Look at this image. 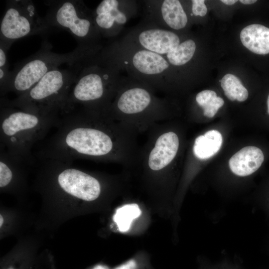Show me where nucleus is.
Returning a JSON list of instances; mask_svg holds the SVG:
<instances>
[{"label": "nucleus", "instance_id": "f257e3e1", "mask_svg": "<svg viewBox=\"0 0 269 269\" xmlns=\"http://www.w3.org/2000/svg\"><path fill=\"white\" fill-rule=\"evenodd\" d=\"M58 129L38 154L43 160L78 159L136 165L139 134L106 115L83 108L63 114Z\"/></svg>", "mask_w": 269, "mask_h": 269}, {"label": "nucleus", "instance_id": "f03ea898", "mask_svg": "<svg viewBox=\"0 0 269 269\" xmlns=\"http://www.w3.org/2000/svg\"><path fill=\"white\" fill-rule=\"evenodd\" d=\"M122 72L118 65L101 50L85 60L69 94L67 111L79 105L89 111L108 116L124 77Z\"/></svg>", "mask_w": 269, "mask_h": 269}, {"label": "nucleus", "instance_id": "7ed1b4c3", "mask_svg": "<svg viewBox=\"0 0 269 269\" xmlns=\"http://www.w3.org/2000/svg\"><path fill=\"white\" fill-rule=\"evenodd\" d=\"M148 85L124 76L108 116L138 134L163 122L170 114L167 100Z\"/></svg>", "mask_w": 269, "mask_h": 269}, {"label": "nucleus", "instance_id": "20e7f679", "mask_svg": "<svg viewBox=\"0 0 269 269\" xmlns=\"http://www.w3.org/2000/svg\"><path fill=\"white\" fill-rule=\"evenodd\" d=\"M61 114L21 109L0 99V145L25 163H33L31 149L49 130L57 126Z\"/></svg>", "mask_w": 269, "mask_h": 269}, {"label": "nucleus", "instance_id": "39448f33", "mask_svg": "<svg viewBox=\"0 0 269 269\" xmlns=\"http://www.w3.org/2000/svg\"><path fill=\"white\" fill-rule=\"evenodd\" d=\"M101 53L116 63L127 76L167 92L172 67L161 55L140 48L123 37L103 47Z\"/></svg>", "mask_w": 269, "mask_h": 269}, {"label": "nucleus", "instance_id": "423d86ee", "mask_svg": "<svg viewBox=\"0 0 269 269\" xmlns=\"http://www.w3.org/2000/svg\"><path fill=\"white\" fill-rule=\"evenodd\" d=\"M85 60L65 69L51 70L28 92L12 100L6 99L7 102L17 108L39 112L67 113L69 94Z\"/></svg>", "mask_w": 269, "mask_h": 269}, {"label": "nucleus", "instance_id": "0eeeda50", "mask_svg": "<svg viewBox=\"0 0 269 269\" xmlns=\"http://www.w3.org/2000/svg\"><path fill=\"white\" fill-rule=\"evenodd\" d=\"M51 44L45 41L39 50L18 63L11 71L9 92L18 96L31 89L46 74L63 64L73 65L98 53L103 46L78 45L72 51L63 54L51 51Z\"/></svg>", "mask_w": 269, "mask_h": 269}, {"label": "nucleus", "instance_id": "6e6552de", "mask_svg": "<svg viewBox=\"0 0 269 269\" xmlns=\"http://www.w3.org/2000/svg\"><path fill=\"white\" fill-rule=\"evenodd\" d=\"M44 17L49 26L70 32L78 45L99 46L102 37L94 22L93 10L81 0H46Z\"/></svg>", "mask_w": 269, "mask_h": 269}, {"label": "nucleus", "instance_id": "1a4fd4ad", "mask_svg": "<svg viewBox=\"0 0 269 269\" xmlns=\"http://www.w3.org/2000/svg\"><path fill=\"white\" fill-rule=\"evenodd\" d=\"M53 30L41 17L30 0L6 2L0 21V42L9 48L16 40L35 34H45Z\"/></svg>", "mask_w": 269, "mask_h": 269}, {"label": "nucleus", "instance_id": "9d476101", "mask_svg": "<svg viewBox=\"0 0 269 269\" xmlns=\"http://www.w3.org/2000/svg\"><path fill=\"white\" fill-rule=\"evenodd\" d=\"M56 173L57 183L65 193L87 201L97 199L102 192L101 183L93 175L72 167L71 163L55 160H45Z\"/></svg>", "mask_w": 269, "mask_h": 269}, {"label": "nucleus", "instance_id": "9b49d317", "mask_svg": "<svg viewBox=\"0 0 269 269\" xmlns=\"http://www.w3.org/2000/svg\"><path fill=\"white\" fill-rule=\"evenodd\" d=\"M135 0H103L93 11L95 25L101 36L118 35L128 20L138 12Z\"/></svg>", "mask_w": 269, "mask_h": 269}, {"label": "nucleus", "instance_id": "f8f14e48", "mask_svg": "<svg viewBox=\"0 0 269 269\" xmlns=\"http://www.w3.org/2000/svg\"><path fill=\"white\" fill-rule=\"evenodd\" d=\"M124 38L144 49L165 55L181 42L171 30L142 22L130 30Z\"/></svg>", "mask_w": 269, "mask_h": 269}, {"label": "nucleus", "instance_id": "ddd939ff", "mask_svg": "<svg viewBox=\"0 0 269 269\" xmlns=\"http://www.w3.org/2000/svg\"><path fill=\"white\" fill-rule=\"evenodd\" d=\"M142 22L172 30L186 27L188 17L178 0H143Z\"/></svg>", "mask_w": 269, "mask_h": 269}, {"label": "nucleus", "instance_id": "4468645a", "mask_svg": "<svg viewBox=\"0 0 269 269\" xmlns=\"http://www.w3.org/2000/svg\"><path fill=\"white\" fill-rule=\"evenodd\" d=\"M264 160V155L260 148L248 146L234 154L229 160V165L234 174L244 177L256 171Z\"/></svg>", "mask_w": 269, "mask_h": 269}, {"label": "nucleus", "instance_id": "2eb2a0df", "mask_svg": "<svg viewBox=\"0 0 269 269\" xmlns=\"http://www.w3.org/2000/svg\"><path fill=\"white\" fill-rule=\"evenodd\" d=\"M243 45L258 55H269V27L260 23L250 24L244 27L240 33Z\"/></svg>", "mask_w": 269, "mask_h": 269}, {"label": "nucleus", "instance_id": "dca6fc26", "mask_svg": "<svg viewBox=\"0 0 269 269\" xmlns=\"http://www.w3.org/2000/svg\"><path fill=\"white\" fill-rule=\"evenodd\" d=\"M222 142V136L219 132L209 131L196 138L193 147L194 154L200 159H208L219 151Z\"/></svg>", "mask_w": 269, "mask_h": 269}, {"label": "nucleus", "instance_id": "f3484780", "mask_svg": "<svg viewBox=\"0 0 269 269\" xmlns=\"http://www.w3.org/2000/svg\"><path fill=\"white\" fill-rule=\"evenodd\" d=\"M196 49L195 42L191 39L180 43L174 49L165 55H161L171 67H179L186 64L193 57Z\"/></svg>", "mask_w": 269, "mask_h": 269}, {"label": "nucleus", "instance_id": "a211bd4d", "mask_svg": "<svg viewBox=\"0 0 269 269\" xmlns=\"http://www.w3.org/2000/svg\"><path fill=\"white\" fill-rule=\"evenodd\" d=\"M220 82L224 94L229 100L243 102L247 99L248 91L236 76L232 74H227Z\"/></svg>", "mask_w": 269, "mask_h": 269}, {"label": "nucleus", "instance_id": "6ab92c4d", "mask_svg": "<svg viewBox=\"0 0 269 269\" xmlns=\"http://www.w3.org/2000/svg\"><path fill=\"white\" fill-rule=\"evenodd\" d=\"M195 100L203 109L204 116L208 118L213 117L224 104L223 99L217 97L215 91L209 90L198 93L195 97Z\"/></svg>", "mask_w": 269, "mask_h": 269}, {"label": "nucleus", "instance_id": "aec40b11", "mask_svg": "<svg viewBox=\"0 0 269 269\" xmlns=\"http://www.w3.org/2000/svg\"><path fill=\"white\" fill-rule=\"evenodd\" d=\"M141 213V210L136 204L125 205L117 210L114 221L120 232H127L129 230L133 221L138 217Z\"/></svg>", "mask_w": 269, "mask_h": 269}, {"label": "nucleus", "instance_id": "412c9836", "mask_svg": "<svg viewBox=\"0 0 269 269\" xmlns=\"http://www.w3.org/2000/svg\"><path fill=\"white\" fill-rule=\"evenodd\" d=\"M11 80V71L8 70V66L0 68V91L1 96L9 92Z\"/></svg>", "mask_w": 269, "mask_h": 269}, {"label": "nucleus", "instance_id": "4be33fe9", "mask_svg": "<svg viewBox=\"0 0 269 269\" xmlns=\"http://www.w3.org/2000/svg\"><path fill=\"white\" fill-rule=\"evenodd\" d=\"M191 15L204 16L207 12V8L205 4L204 0H192Z\"/></svg>", "mask_w": 269, "mask_h": 269}, {"label": "nucleus", "instance_id": "5701e85b", "mask_svg": "<svg viewBox=\"0 0 269 269\" xmlns=\"http://www.w3.org/2000/svg\"><path fill=\"white\" fill-rule=\"evenodd\" d=\"M9 49L4 44L0 42V68L8 67L7 52Z\"/></svg>", "mask_w": 269, "mask_h": 269}, {"label": "nucleus", "instance_id": "b1692460", "mask_svg": "<svg viewBox=\"0 0 269 269\" xmlns=\"http://www.w3.org/2000/svg\"><path fill=\"white\" fill-rule=\"evenodd\" d=\"M136 264L135 261L132 259L116 268L115 269H136Z\"/></svg>", "mask_w": 269, "mask_h": 269}, {"label": "nucleus", "instance_id": "393cba45", "mask_svg": "<svg viewBox=\"0 0 269 269\" xmlns=\"http://www.w3.org/2000/svg\"><path fill=\"white\" fill-rule=\"evenodd\" d=\"M239 1L245 4H252L256 3V0H240Z\"/></svg>", "mask_w": 269, "mask_h": 269}, {"label": "nucleus", "instance_id": "a878e982", "mask_svg": "<svg viewBox=\"0 0 269 269\" xmlns=\"http://www.w3.org/2000/svg\"><path fill=\"white\" fill-rule=\"evenodd\" d=\"M223 3L227 5H232L238 1L237 0H221Z\"/></svg>", "mask_w": 269, "mask_h": 269}, {"label": "nucleus", "instance_id": "bb28decb", "mask_svg": "<svg viewBox=\"0 0 269 269\" xmlns=\"http://www.w3.org/2000/svg\"><path fill=\"white\" fill-rule=\"evenodd\" d=\"M92 269H108V268L102 265H98L95 266Z\"/></svg>", "mask_w": 269, "mask_h": 269}, {"label": "nucleus", "instance_id": "cd10ccee", "mask_svg": "<svg viewBox=\"0 0 269 269\" xmlns=\"http://www.w3.org/2000/svg\"><path fill=\"white\" fill-rule=\"evenodd\" d=\"M267 111L269 114V93L268 94L267 99Z\"/></svg>", "mask_w": 269, "mask_h": 269}, {"label": "nucleus", "instance_id": "c85d7f7f", "mask_svg": "<svg viewBox=\"0 0 269 269\" xmlns=\"http://www.w3.org/2000/svg\"><path fill=\"white\" fill-rule=\"evenodd\" d=\"M3 222V219L1 215H0V226L1 227Z\"/></svg>", "mask_w": 269, "mask_h": 269}, {"label": "nucleus", "instance_id": "c756f323", "mask_svg": "<svg viewBox=\"0 0 269 269\" xmlns=\"http://www.w3.org/2000/svg\"><path fill=\"white\" fill-rule=\"evenodd\" d=\"M12 269V268H9V269Z\"/></svg>", "mask_w": 269, "mask_h": 269}]
</instances>
